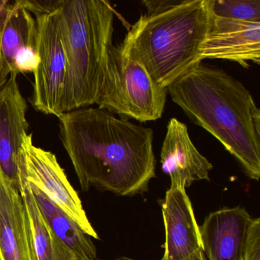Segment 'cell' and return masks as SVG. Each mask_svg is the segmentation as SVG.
<instances>
[{"label": "cell", "instance_id": "cell-5", "mask_svg": "<svg viewBox=\"0 0 260 260\" xmlns=\"http://www.w3.org/2000/svg\"><path fill=\"white\" fill-rule=\"evenodd\" d=\"M168 92L121 44L109 48L104 78L95 104L123 119L140 122L162 117Z\"/></svg>", "mask_w": 260, "mask_h": 260}, {"label": "cell", "instance_id": "cell-3", "mask_svg": "<svg viewBox=\"0 0 260 260\" xmlns=\"http://www.w3.org/2000/svg\"><path fill=\"white\" fill-rule=\"evenodd\" d=\"M210 17L208 0H182L165 11L142 15L121 45L167 88L202 63Z\"/></svg>", "mask_w": 260, "mask_h": 260}, {"label": "cell", "instance_id": "cell-16", "mask_svg": "<svg viewBox=\"0 0 260 260\" xmlns=\"http://www.w3.org/2000/svg\"><path fill=\"white\" fill-rule=\"evenodd\" d=\"M19 179V189L29 220L36 260H78L44 218L28 182L22 176Z\"/></svg>", "mask_w": 260, "mask_h": 260}, {"label": "cell", "instance_id": "cell-6", "mask_svg": "<svg viewBox=\"0 0 260 260\" xmlns=\"http://www.w3.org/2000/svg\"><path fill=\"white\" fill-rule=\"evenodd\" d=\"M59 9L51 13L36 16L40 61L33 73L34 85L30 99L36 111L57 118L63 113V96L67 77V57Z\"/></svg>", "mask_w": 260, "mask_h": 260}, {"label": "cell", "instance_id": "cell-17", "mask_svg": "<svg viewBox=\"0 0 260 260\" xmlns=\"http://www.w3.org/2000/svg\"><path fill=\"white\" fill-rule=\"evenodd\" d=\"M208 6L217 17L260 22V0H208Z\"/></svg>", "mask_w": 260, "mask_h": 260}, {"label": "cell", "instance_id": "cell-22", "mask_svg": "<svg viewBox=\"0 0 260 260\" xmlns=\"http://www.w3.org/2000/svg\"><path fill=\"white\" fill-rule=\"evenodd\" d=\"M129 260H138L135 259V258H129ZM185 260H207L206 257H205V253H204L203 249H201V250L197 251V252H194L193 255H191V256L188 257V258H186Z\"/></svg>", "mask_w": 260, "mask_h": 260}, {"label": "cell", "instance_id": "cell-19", "mask_svg": "<svg viewBox=\"0 0 260 260\" xmlns=\"http://www.w3.org/2000/svg\"><path fill=\"white\" fill-rule=\"evenodd\" d=\"M11 1L9 0H0V42H1V31H2L3 25L5 20L7 12L10 8ZM11 74V70L4 57L3 54L1 44H0V89L4 87V85L8 81Z\"/></svg>", "mask_w": 260, "mask_h": 260}, {"label": "cell", "instance_id": "cell-10", "mask_svg": "<svg viewBox=\"0 0 260 260\" xmlns=\"http://www.w3.org/2000/svg\"><path fill=\"white\" fill-rule=\"evenodd\" d=\"M161 168L170 176V186L188 188L198 181L210 180L213 165L193 144L186 124L173 118L167 124L160 153Z\"/></svg>", "mask_w": 260, "mask_h": 260}, {"label": "cell", "instance_id": "cell-13", "mask_svg": "<svg viewBox=\"0 0 260 260\" xmlns=\"http://www.w3.org/2000/svg\"><path fill=\"white\" fill-rule=\"evenodd\" d=\"M0 260H36L29 220L20 190L1 173Z\"/></svg>", "mask_w": 260, "mask_h": 260}, {"label": "cell", "instance_id": "cell-21", "mask_svg": "<svg viewBox=\"0 0 260 260\" xmlns=\"http://www.w3.org/2000/svg\"><path fill=\"white\" fill-rule=\"evenodd\" d=\"M182 0H143L142 4L147 10V14L151 15L165 11L178 5Z\"/></svg>", "mask_w": 260, "mask_h": 260}, {"label": "cell", "instance_id": "cell-2", "mask_svg": "<svg viewBox=\"0 0 260 260\" xmlns=\"http://www.w3.org/2000/svg\"><path fill=\"white\" fill-rule=\"evenodd\" d=\"M167 92L193 123L221 143L246 176L259 179L260 110L241 82L201 63Z\"/></svg>", "mask_w": 260, "mask_h": 260}, {"label": "cell", "instance_id": "cell-20", "mask_svg": "<svg viewBox=\"0 0 260 260\" xmlns=\"http://www.w3.org/2000/svg\"><path fill=\"white\" fill-rule=\"evenodd\" d=\"M63 0H21L22 5L31 13L48 14L60 8Z\"/></svg>", "mask_w": 260, "mask_h": 260}, {"label": "cell", "instance_id": "cell-8", "mask_svg": "<svg viewBox=\"0 0 260 260\" xmlns=\"http://www.w3.org/2000/svg\"><path fill=\"white\" fill-rule=\"evenodd\" d=\"M18 74L11 73L0 89V173L20 188L19 162L22 138L28 134V105L21 93ZM20 190V189H19Z\"/></svg>", "mask_w": 260, "mask_h": 260}, {"label": "cell", "instance_id": "cell-18", "mask_svg": "<svg viewBox=\"0 0 260 260\" xmlns=\"http://www.w3.org/2000/svg\"><path fill=\"white\" fill-rule=\"evenodd\" d=\"M243 260H260V219L252 218L246 236Z\"/></svg>", "mask_w": 260, "mask_h": 260}, {"label": "cell", "instance_id": "cell-12", "mask_svg": "<svg viewBox=\"0 0 260 260\" xmlns=\"http://www.w3.org/2000/svg\"><path fill=\"white\" fill-rule=\"evenodd\" d=\"M252 218L241 206L223 208L208 214L199 226L207 260H243Z\"/></svg>", "mask_w": 260, "mask_h": 260}, {"label": "cell", "instance_id": "cell-14", "mask_svg": "<svg viewBox=\"0 0 260 260\" xmlns=\"http://www.w3.org/2000/svg\"><path fill=\"white\" fill-rule=\"evenodd\" d=\"M0 44L11 73L28 69L38 61L37 22L21 0L11 1L3 25Z\"/></svg>", "mask_w": 260, "mask_h": 260}, {"label": "cell", "instance_id": "cell-23", "mask_svg": "<svg viewBox=\"0 0 260 260\" xmlns=\"http://www.w3.org/2000/svg\"><path fill=\"white\" fill-rule=\"evenodd\" d=\"M96 260H100V259H98V258H97ZM112 260H129V258H128V257L123 256V257H119V258H115V259H112Z\"/></svg>", "mask_w": 260, "mask_h": 260}, {"label": "cell", "instance_id": "cell-4", "mask_svg": "<svg viewBox=\"0 0 260 260\" xmlns=\"http://www.w3.org/2000/svg\"><path fill=\"white\" fill-rule=\"evenodd\" d=\"M59 11L67 57L65 113L96 101L113 45L115 11L105 0H63Z\"/></svg>", "mask_w": 260, "mask_h": 260}, {"label": "cell", "instance_id": "cell-11", "mask_svg": "<svg viewBox=\"0 0 260 260\" xmlns=\"http://www.w3.org/2000/svg\"><path fill=\"white\" fill-rule=\"evenodd\" d=\"M185 189L170 186L162 200L166 241L161 260H185L203 249L199 226Z\"/></svg>", "mask_w": 260, "mask_h": 260}, {"label": "cell", "instance_id": "cell-7", "mask_svg": "<svg viewBox=\"0 0 260 260\" xmlns=\"http://www.w3.org/2000/svg\"><path fill=\"white\" fill-rule=\"evenodd\" d=\"M19 176L45 193L92 238L98 234L88 219L80 196L74 189L54 153L33 143L32 135L22 138L19 162Z\"/></svg>", "mask_w": 260, "mask_h": 260}, {"label": "cell", "instance_id": "cell-9", "mask_svg": "<svg viewBox=\"0 0 260 260\" xmlns=\"http://www.w3.org/2000/svg\"><path fill=\"white\" fill-rule=\"evenodd\" d=\"M202 60L221 59L248 68L260 63V22L217 17L211 13L208 34L202 50Z\"/></svg>", "mask_w": 260, "mask_h": 260}, {"label": "cell", "instance_id": "cell-15", "mask_svg": "<svg viewBox=\"0 0 260 260\" xmlns=\"http://www.w3.org/2000/svg\"><path fill=\"white\" fill-rule=\"evenodd\" d=\"M29 185L44 218L77 259L96 260V249L92 237L45 193L34 185Z\"/></svg>", "mask_w": 260, "mask_h": 260}, {"label": "cell", "instance_id": "cell-1", "mask_svg": "<svg viewBox=\"0 0 260 260\" xmlns=\"http://www.w3.org/2000/svg\"><path fill=\"white\" fill-rule=\"evenodd\" d=\"M60 137L82 190L91 187L119 196L148 191L156 178L153 131L99 108L59 117Z\"/></svg>", "mask_w": 260, "mask_h": 260}]
</instances>
